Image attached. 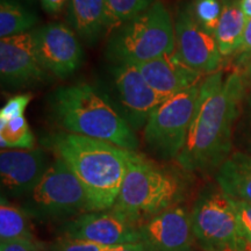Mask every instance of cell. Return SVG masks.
<instances>
[{"instance_id": "cell-4", "label": "cell", "mask_w": 251, "mask_h": 251, "mask_svg": "<svg viewBox=\"0 0 251 251\" xmlns=\"http://www.w3.org/2000/svg\"><path fill=\"white\" fill-rule=\"evenodd\" d=\"M185 192L179 175L130 151L128 168L114 207L134 221L146 219L177 206Z\"/></svg>"}, {"instance_id": "cell-12", "label": "cell", "mask_w": 251, "mask_h": 251, "mask_svg": "<svg viewBox=\"0 0 251 251\" xmlns=\"http://www.w3.org/2000/svg\"><path fill=\"white\" fill-rule=\"evenodd\" d=\"M175 51L187 67L202 75L220 71L224 57L215 36L194 20L187 7L178 11L175 20Z\"/></svg>"}, {"instance_id": "cell-17", "label": "cell", "mask_w": 251, "mask_h": 251, "mask_svg": "<svg viewBox=\"0 0 251 251\" xmlns=\"http://www.w3.org/2000/svg\"><path fill=\"white\" fill-rule=\"evenodd\" d=\"M65 19L75 33L89 43L107 33L105 0H70Z\"/></svg>"}, {"instance_id": "cell-23", "label": "cell", "mask_w": 251, "mask_h": 251, "mask_svg": "<svg viewBox=\"0 0 251 251\" xmlns=\"http://www.w3.org/2000/svg\"><path fill=\"white\" fill-rule=\"evenodd\" d=\"M157 0H105L107 33L142 14Z\"/></svg>"}, {"instance_id": "cell-24", "label": "cell", "mask_w": 251, "mask_h": 251, "mask_svg": "<svg viewBox=\"0 0 251 251\" xmlns=\"http://www.w3.org/2000/svg\"><path fill=\"white\" fill-rule=\"evenodd\" d=\"M188 11L203 29L214 35L222 13V0H194Z\"/></svg>"}, {"instance_id": "cell-19", "label": "cell", "mask_w": 251, "mask_h": 251, "mask_svg": "<svg viewBox=\"0 0 251 251\" xmlns=\"http://www.w3.org/2000/svg\"><path fill=\"white\" fill-rule=\"evenodd\" d=\"M247 23L240 0H222L221 18L214 34L222 57H233L242 42Z\"/></svg>"}, {"instance_id": "cell-7", "label": "cell", "mask_w": 251, "mask_h": 251, "mask_svg": "<svg viewBox=\"0 0 251 251\" xmlns=\"http://www.w3.org/2000/svg\"><path fill=\"white\" fill-rule=\"evenodd\" d=\"M193 235L205 251H251L238 224L233 199L218 185L199 193L191 211Z\"/></svg>"}, {"instance_id": "cell-1", "label": "cell", "mask_w": 251, "mask_h": 251, "mask_svg": "<svg viewBox=\"0 0 251 251\" xmlns=\"http://www.w3.org/2000/svg\"><path fill=\"white\" fill-rule=\"evenodd\" d=\"M247 87L240 72L224 79L218 71L203 78L186 142L177 157L186 172L218 170L231 155L234 133Z\"/></svg>"}, {"instance_id": "cell-25", "label": "cell", "mask_w": 251, "mask_h": 251, "mask_svg": "<svg viewBox=\"0 0 251 251\" xmlns=\"http://www.w3.org/2000/svg\"><path fill=\"white\" fill-rule=\"evenodd\" d=\"M234 146L238 151L251 153V90H247L234 133Z\"/></svg>"}, {"instance_id": "cell-2", "label": "cell", "mask_w": 251, "mask_h": 251, "mask_svg": "<svg viewBox=\"0 0 251 251\" xmlns=\"http://www.w3.org/2000/svg\"><path fill=\"white\" fill-rule=\"evenodd\" d=\"M41 143L74 172L86 194L90 212L114 207L127 172L130 150L63 130L46 135Z\"/></svg>"}, {"instance_id": "cell-20", "label": "cell", "mask_w": 251, "mask_h": 251, "mask_svg": "<svg viewBox=\"0 0 251 251\" xmlns=\"http://www.w3.org/2000/svg\"><path fill=\"white\" fill-rule=\"evenodd\" d=\"M39 21L36 14L19 0H0V36L1 39L29 33Z\"/></svg>"}, {"instance_id": "cell-21", "label": "cell", "mask_w": 251, "mask_h": 251, "mask_svg": "<svg viewBox=\"0 0 251 251\" xmlns=\"http://www.w3.org/2000/svg\"><path fill=\"white\" fill-rule=\"evenodd\" d=\"M28 216L21 207H18L8 201L7 198L1 196L0 205V241L33 240L34 236L29 228Z\"/></svg>"}, {"instance_id": "cell-11", "label": "cell", "mask_w": 251, "mask_h": 251, "mask_svg": "<svg viewBox=\"0 0 251 251\" xmlns=\"http://www.w3.org/2000/svg\"><path fill=\"white\" fill-rule=\"evenodd\" d=\"M33 36L37 56L48 74L64 79L80 68L83 47L70 26L50 23L33 30Z\"/></svg>"}, {"instance_id": "cell-10", "label": "cell", "mask_w": 251, "mask_h": 251, "mask_svg": "<svg viewBox=\"0 0 251 251\" xmlns=\"http://www.w3.org/2000/svg\"><path fill=\"white\" fill-rule=\"evenodd\" d=\"M62 237L87 241L102 246H126L141 242L140 224L113 207L87 212L64 222L58 230Z\"/></svg>"}, {"instance_id": "cell-13", "label": "cell", "mask_w": 251, "mask_h": 251, "mask_svg": "<svg viewBox=\"0 0 251 251\" xmlns=\"http://www.w3.org/2000/svg\"><path fill=\"white\" fill-rule=\"evenodd\" d=\"M48 72L36 52L33 31L0 40V77L6 86L26 87L42 83Z\"/></svg>"}, {"instance_id": "cell-3", "label": "cell", "mask_w": 251, "mask_h": 251, "mask_svg": "<svg viewBox=\"0 0 251 251\" xmlns=\"http://www.w3.org/2000/svg\"><path fill=\"white\" fill-rule=\"evenodd\" d=\"M51 119L63 131L102 140L136 151V133L125 120L107 91L92 84L59 86L48 98Z\"/></svg>"}, {"instance_id": "cell-15", "label": "cell", "mask_w": 251, "mask_h": 251, "mask_svg": "<svg viewBox=\"0 0 251 251\" xmlns=\"http://www.w3.org/2000/svg\"><path fill=\"white\" fill-rule=\"evenodd\" d=\"M141 242L152 251H184L194 240L191 213L177 205L140 224Z\"/></svg>"}, {"instance_id": "cell-32", "label": "cell", "mask_w": 251, "mask_h": 251, "mask_svg": "<svg viewBox=\"0 0 251 251\" xmlns=\"http://www.w3.org/2000/svg\"><path fill=\"white\" fill-rule=\"evenodd\" d=\"M235 71L241 74L244 84H246L247 90H251V57L248 58L246 62H243L240 67L236 68Z\"/></svg>"}, {"instance_id": "cell-35", "label": "cell", "mask_w": 251, "mask_h": 251, "mask_svg": "<svg viewBox=\"0 0 251 251\" xmlns=\"http://www.w3.org/2000/svg\"><path fill=\"white\" fill-rule=\"evenodd\" d=\"M184 251H193V250L191 249V248H190V249H187V250H184Z\"/></svg>"}, {"instance_id": "cell-29", "label": "cell", "mask_w": 251, "mask_h": 251, "mask_svg": "<svg viewBox=\"0 0 251 251\" xmlns=\"http://www.w3.org/2000/svg\"><path fill=\"white\" fill-rule=\"evenodd\" d=\"M251 57V19L248 20L246 30H244L242 42L236 50L233 58L235 67L238 68L243 62H246L248 58Z\"/></svg>"}, {"instance_id": "cell-30", "label": "cell", "mask_w": 251, "mask_h": 251, "mask_svg": "<svg viewBox=\"0 0 251 251\" xmlns=\"http://www.w3.org/2000/svg\"><path fill=\"white\" fill-rule=\"evenodd\" d=\"M0 251H41L35 241L18 238L0 243Z\"/></svg>"}, {"instance_id": "cell-28", "label": "cell", "mask_w": 251, "mask_h": 251, "mask_svg": "<svg viewBox=\"0 0 251 251\" xmlns=\"http://www.w3.org/2000/svg\"><path fill=\"white\" fill-rule=\"evenodd\" d=\"M235 212H236L241 230L249 242H251V203L234 200Z\"/></svg>"}, {"instance_id": "cell-34", "label": "cell", "mask_w": 251, "mask_h": 251, "mask_svg": "<svg viewBox=\"0 0 251 251\" xmlns=\"http://www.w3.org/2000/svg\"><path fill=\"white\" fill-rule=\"evenodd\" d=\"M240 7L247 20L251 19V0H240Z\"/></svg>"}, {"instance_id": "cell-31", "label": "cell", "mask_w": 251, "mask_h": 251, "mask_svg": "<svg viewBox=\"0 0 251 251\" xmlns=\"http://www.w3.org/2000/svg\"><path fill=\"white\" fill-rule=\"evenodd\" d=\"M70 0H40L43 11L48 14H57L67 8Z\"/></svg>"}, {"instance_id": "cell-14", "label": "cell", "mask_w": 251, "mask_h": 251, "mask_svg": "<svg viewBox=\"0 0 251 251\" xmlns=\"http://www.w3.org/2000/svg\"><path fill=\"white\" fill-rule=\"evenodd\" d=\"M51 164L42 148L1 150L0 179L5 198H24L40 183Z\"/></svg>"}, {"instance_id": "cell-9", "label": "cell", "mask_w": 251, "mask_h": 251, "mask_svg": "<svg viewBox=\"0 0 251 251\" xmlns=\"http://www.w3.org/2000/svg\"><path fill=\"white\" fill-rule=\"evenodd\" d=\"M108 94L135 131L143 129L151 113L164 101L141 74L137 65L112 64Z\"/></svg>"}, {"instance_id": "cell-33", "label": "cell", "mask_w": 251, "mask_h": 251, "mask_svg": "<svg viewBox=\"0 0 251 251\" xmlns=\"http://www.w3.org/2000/svg\"><path fill=\"white\" fill-rule=\"evenodd\" d=\"M117 251H152L148 246H146L143 242L135 243V244H126L122 246Z\"/></svg>"}, {"instance_id": "cell-26", "label": "cell", "mask_w": 251, "mask_h": 251, "mask_svg": "<svg viewBox=\"0 0 251 251\" xmlns=\"http://www.w3.org/2000/svg\"><path fill=\"white\" fill-rule=\"evenodd\" d=\"M122 246H102L87 241L58 237L49 246V251H117Z\"/></svg>"}, {"instance_id": "cell-16", "label": "cell", "mask_w": 251, "mask_h": 251, "mask_svg": "<svg viewBox=\"0 0 251 251\" xmlns=\"http://www.w3.org/2000/svg\"><path fill=\"white\" fill-rule=\"evenodd\" d=\"M137 67L149 85L165 100L203 79V75L187 67L176 51Z\"/></svg>"}, {"instance_id": "cell-5", "label": "cell", "mask_w": 251, "mask_h": 251, "mask_svg": "<svg viewBox=\"0 0 251 251\" xmlns=\"http://www.w3.org/2000/svg\"><path fill=\"white\" fill-rule=\"evenodd\" d=\"M175 48V23L168 8L157 0L142 14L112 31L105 52L112 64L140 65L171 54Z\"/></svg>"}, {"instance_id": "cell-27", "label": "cell", "mask_w": 251, "mask_h": 251, "mask_svg": "<svg viewBox=\"0 0 251 251\" xmlns=\"http://www.w3.org/2000/svg\"><path fill=\"white\" fill-rule=\"evenodd\" d=\"M31 100V94L24 93L12 97L0 109V121H6L9 119L23 117L25 115L28 103Z\"/></svg>"}, {"instance_id": "cell-6", "label": "cell", "mask_w": 251, "mask_h": 251, "mask_svg": "<svg viewBox=\"0 0 251 251\" xmlns=\"http://www.w3.org/2000/svg\"><path fill=\"white\" fill-rule=\"evenodd\" d=\"M21 208L30 219L40 222H67L90 212L83 186L57 156L40 183L23 198Z\"/></svg>"}, {"instance_id": "cell-22", "label": "cell", "mask_w": 251, "mask_h": 251, "mask_svg": "<svg viewBox=\"0 0 251 251\" xmlns=\"http://www.w3.org/2000/svg\"><path fill=\"white\" fill-rule=\"evenodd\" d=\"M0 146L2 150H30L35 148V137L25 115L0 121Z\"/></svg>"}, {"instance_id": "cell-8", "label": "cell", "mask_w": 251, "mask_h": 251, "mask_svg": "<svg viewBox=\"0 0 251 251\" xmlns=\"http://www.w3.org/2000/svg\"><path fill=\"white\" fill-rule=\"evenodd\" d=\"M202 80L164 100L147 121L143 128L144 141L150 151L158 158L177 159L183 150Z\"/></svg>"}, {"instance_id": "cell-18", "label": "cell", "mask_w": 251, "mask_h": 251, "mask_svg": "<svg viewBox=\"0 0 251 251\" xmlns=\"http://www.w3.org/2000/svg\"><path fill=\"white\" fill-rule=\"evenodd\" d=\"M215 180L231 199L251 203V153L231 152L216 170Z\"/></svg>"}]
</instances>
